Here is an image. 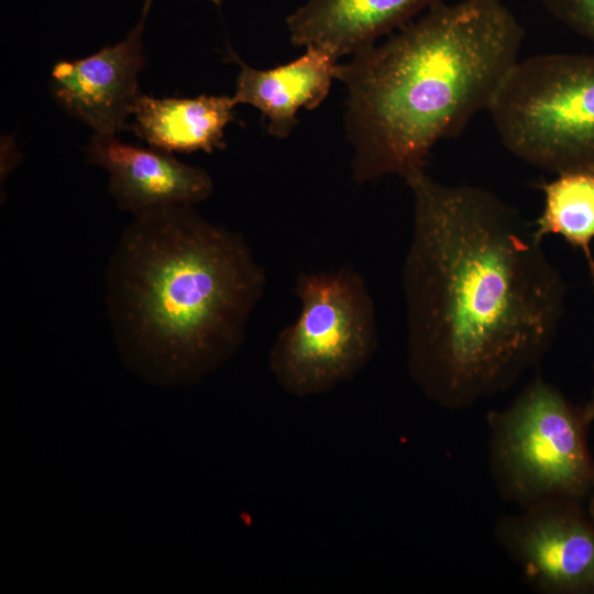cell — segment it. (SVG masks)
<instances>
[{
  "label": "cell",
  "instance_id": "6da1fadb",
  "mask_svg": "<svg viewBox=\"0 0 594 594\" xmlns=\"http://www.w3.org/2000/svg\"><path fill=\"white\" fill-rule=\"evenodd\" d=\"M407 366L427 398L461 409L510 388L551 348L566 286L535 228L484 188L407 179Z\"/></svg>",
  "mask_w": 594,
  "mask_h": 594
},
{
  "label": "cell",
  "instance_id": "7a4b0ae2",
  "mask_svg": "<svg viewBox=\"0 0 594 594\" xmlns=\"http://www.w3.org/2000/svg\"><path fill=\"white\" fill-rule=\"evenodd\" d=\"M265 286V271L243 237L193 206L135 216L107 277L123 363L157 385L200 382L240 350Z\"/></svg>",
  "mask_w": 594,
  "mask_h": 594
},
{
  "label": "cell",
  "instance_id": "3957f363",
  "mask_svg": "<svg viewBox=\"0 0 594 594\" xmlns=\"http://www.w3.org/2000/svg\"><path fill=\"white\" fill-rule=\"evenodd\" d=\"M522 37L501 0L441 1L383 44L338 64L355 182L425 170L438 141L488 110Z\"/></svg>",
  "mask_w": 594,
  "mask_h": 594
},
{
  "label": "cell",
  "instance_id": "277c9868",
  "mask_svg": "<svg viewBox=\"0 0 594 594\" xmlns=\"http://www.w3.org/2000/svg\"><path fill=\"white\" fill-rule=\"evenodd\" d=\"M490 469L499 496L520 508L550 499L582 502L594 486L588 425L553 385L532 380L487 416Z\"/></svg>",
  "mask_w": 594,
  "mask_h": 594
},
{
  "label": "cell",
  "instance_id": "5b68a950",
  "mask_svg": "<svg viewBox=\"0 0 594 594\" xmlns=\"http://www.w3.org/2000/svg\"><path fill=\"white\" fill-rule=\"evenodd\" d=\"M488 111L524 162L554 174L594 170V53L518 59Z\"/></svg>",
  "mask_w": 594,
  "mask_h": 594
},
{
  "label": "cell",
  "instance_id": "8992f818",
  "mask_svg": "<svg viewBox=\"0 0 594 594\" xmlns=\"http://www.w3.org/2000/svg\"><path fill=\"white\" fill-rule=\"evenodd\" d=\"M294 292L300 311L278 332L270 371L289 395L324 394L353 380L375 354V305L365 279L350 265L301 273Z\"/></svg>",
  "mask_w": 594,
  "mask_h": 594
},
{
  "label": "cell",
  "instance_id": "52a82bcc",
  "mask_svg": "<svg viewBox=\"0 0 594 594\" xmlns=\"http://www.w3.org/2000/svg\"><path fill=\"white\" fill-rule=\"evenodd\" d=\"M520 509L498 519L495 537L527 583L547 594H594V522L581 502Z\"/></svg>",
  "mask_w": 594,
  "mask_h": 594
},
{
  "label": "cell",
  "instance_id": "ba28073f",
  "mask_svg": "<svg viewBox=\"0 0 594 594\" xmlns=\"http://www.w3.org/2000/svg\"><path fill=\"white\" fill-rule=\"evenodd\" d=\"M154 0H144L140 18L113 45L77 59L56 62L48 88L56 103L95 135H118L128 127L141 95L139 75L145 67L143 33Z\"/></svg>",
  "mask_w": 594,
  "mask_h": 594
},
{
  "label": "cell",
  "instance_id": "9c48e42d",
  "mask_svg": "<svg viewBox=\"0 0 594 594\" xmlns=\"http://www.w3.org/2000/svg\"><path fill=\"white\" fill-rule=\"evenodd\" d=\"M87 161L105 168L118 207L134 216L207 199L213 182L207 170L185 164L172 153L122 142L118 135L92 134Z\"/></svg>",
  "mask_w": 594,
  "mask_h": 594
},
{
  "label": "cell",
  "instance_id": "30bf717a",
  "mask_svg": "<svg viewBox=\"0 0 594 594\" xmlns=\"http://www.w3.org/2000/svg\"><path fill=\"white\" fill-rule=\"evenodd\" d=\"M240 72L232 95L237 105H250L267 120L272 136L287 138L297 125L300 109L314 110L328 96L336 79L338 57L319 46H308L294 61L270 69L245 64L229 47Z\"/></svg>",
  "mask_w": 594,
  "mask_h": 594
},
{
  "label": "cell",
  "instance_id": "8fae6325",
  "mask_svg": "<svg viewBox=\"0 0 594 594\" xmlns=\"http://www.w3.org/2000/svg\"><path fill=\"white\" fill-rule=\"evenodd\" d=\"M443 0H306L286 19L290 42L319 46L338 58L375 45Z\"/></svg>",
  "mask_w": 594,
  "mask_h": 594
},
{
  "label": "cell",
  "instance_id": "7c38bea8",
  "mask_svg": "<svg viewBox=\"0 0 594 594\" xmlns=\"http://www.w3.org/2000/svg\"><path fill=\"white\" fill-rule=\"evenodd\" d=\"M237 106L227 95L156 98L141 92L127 128L148 146L169 153H212L226 146L224 130Z\"/></svg>",
  "mask_w": 594,
  "mask_h": 594
},
{
  "label": "cell",
  "instance_id": "4fadbf2b",
  "mask_svg": "<svg viewBox=\"0 0 594 594\" xmlns=\"http://www.w3.org/2000/svg\"><path fill=\"white\" fill-rule=\"evenodd\" d=\"M539 188L543 207L534 226L537 237L559 235L581 250L594 286V170L560 173Z\"/></svg>",
  "mask_w": 594,
  "mask_h": 594
},
{
  "label": "cell",
  "instance_id": "5bb4252c",
  "mask_svg": "<svg viewBox=\"0 0 594 594\" xmlns=\"http://www.w3.org/2000/svg\"><path fill=\"white\" fill-rule=\"evenodd\" d=\"M561 23L594 45V0H542Z\"/></svg>",
  "mask_w": 594,
  "mask_h": 594
},
{
  "label": "cell",
  "instance_id": "9a60e30c",
  "mask_svg": "<svg viewBox=\"0 0 594 594\" xmlns=\"http://www.w3.org/2000/svg\"><path fill=\"white\" fill-rule=\"evenodd\" d=\"M585 422L590 426L594 421V387L590 399L581 408Z\"/></svg>",
  "mask_w": 594,
  "mask_h": 594
},
{
  "label": "cell",
  "instance_id": "2e32d148",
  "mask_svg": "<svg viewBox=\"0 0 594 594\" xmlns=\"http://www.w3.org/2000/svg\"><path fill=\"white\" fill-rule=\"evenodd\" d=\"M588 498H590V504H588V515L591 517V519L593 520L594 522V486L588 495Z\"/></svg>",
  "mask_w": 594,
  "mask_h": 594
},
{
  "label": "cell",
  "instance_id": "e0dca14e",
  "mask_svg": "<svg viewBox=\"0 0 594 594\" xmlns=\"http://www.w3.org/2000/svg\"><path fill=\"white\" fill-rule=\"evenodd\" d=\"M196 1H208V2H211V3L216 4V6H221L224 0H196Z\"/></svg>",
  "mask_w": 594,
  "mask_h": 594
}]
</instances>
